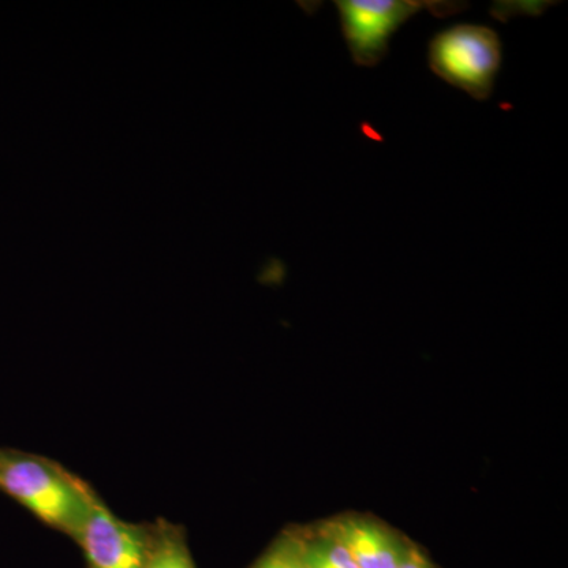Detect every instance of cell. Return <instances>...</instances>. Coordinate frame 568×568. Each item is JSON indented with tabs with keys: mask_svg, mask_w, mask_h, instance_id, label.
<instances>
[{
	"mask_svg": "<svg viewBox=\"0 0 568 568\" xmlns=\"http://www.w3.org/2000/svg\"><path fill=\"white\" fill-rule=\"evenodd\" d=\"M429 69L474 100H488L503 63L495 29L459 22L436 33L428 47Z\"/></svg>",
	"mask_w": 568,
	"mask_h": 568,
	"instance_id": "2",
	"label": "cell"
},
{
	"mask_svg": "<svg viewBox=\"0 0 568 568\" xmlns=\"http://www.w3.org/2000/svg\"><path fill=\"white\" fill-rule=\"evenodd\" d=\"M308 568H358L347 549L324 523L295 526Z\"/></svg>",
	"mask_w": 568,
	"mask_h": 568,
	"instance_id": "6",
	"label": "cell"
},
{
	"mask_svg": "<svg viewBox=\"0 0 568 568\" xmlns=\"http://www.w3.org/2000/svg\"><path fill=\"white\" fill-rule=\"evenodd\" d=\"M145 568H196L181 526L164 519L153 523L151 558Z\"/></svg>",
	"mask_w": 568,
	"mask_h": 568,
	"instance_id": "7",
	"label": "cell"
},
{
	"mask_svg": "<svg viewBox=\"0 0 568 568\" xmlns=\"http://www.w3.org/2000/svg\"><path fill=\"white\" fill-rule=\"evenodd\" d=\"M73 540L82 549L88 568H145L151 558L153 525H134L115 517L97 495Z\"/></svg>",
	"mask_w": 568,
	"mask_h": 568,
	"instance_id": "4",
	"label": "cell"
},
{
	"mask_svg": "<svg viewBox=\"0 0 568 568\" xmlns=\"http://www.w3.org/2000/svg\"><path fill=\"white\" fill-rule=\"evenodd\" d=\"M399 568H437L436 564L429 559V556L426 555L424 549L418 547V545L414 544L413 549H410L409 555L405 562L402 564Z\"/></svg>",
	"mask_w": 568,
	"mask_h": 568,
	"instance_id": "9",
	"label": "cell"
},
{
	"mask_svg": "<svg viewBox=\"0 0 568 568\" xmlns=\"http://www.w3.org/2000/svg\"><path fill=\"white\" fill-rule=\"evenodd\" d=\"M248 568H308L297 529H284Z\"/></svg>",
	"mask_w": 568,
	"mask_h": 568,
	"instance_id": "8",
	"label": "cell"
},
{
	"mask_svg": "<svg viewBox=\"0 0 568 568\" xmlns=\"http://www.w3.org/2000/svg\"><path fill=\"white\" fill-rule=\"evenodd\" d=\"M323 523L358 568H399L414 547V541L392 526L365 515H339Z\"/></svg>",
	"mask_w": 568,
	"mask_h": 568,
	"instance_id": "5",
	"label": "cell"
},
{
	"mask_svg": "<svg viewBox=\"0 0 568 568\" xmlns=\"http://www.w3.org/2000/svg\"><path fill=\"white\" fill-rule=\"evenodd\" d=\"M343 37L358 67H376L388 54V43L406 21L420 11L454 17L467 3L447 0H336Z\"/></svg>",
	"mask_w": 568,
	"mask_h": 568,
	"instance_id": "3",
	"label": "cell"
},
{
	"mask_svg": "<svg viewBox=\"0 0 568 568\" xmlns=\"http://www.w3.org/2000/svg\"><path fill=\"white\" fill-rule=\"evenodd\" d=\"M0 491L71 540L91 511L97 493L51 459L0 448Z\"/></svg>",
	"mask_w": 568,
	"mask_h": 568,
	"instance_id": "1",
	"label": "cell"
}]
</instances>
